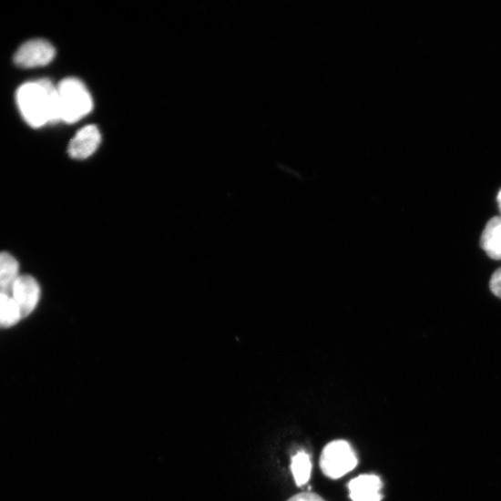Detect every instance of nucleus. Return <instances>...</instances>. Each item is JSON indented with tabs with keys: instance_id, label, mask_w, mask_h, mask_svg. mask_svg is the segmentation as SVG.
Here are the masks:
<instances>
[{
	"instance_id": "nucleus-1",
	"label": "nucleus",
	"mask_w": 501,
	"mask_h": 501,
	"mask_svg": "<svg viewBox=\"0 0 501 501\" xmlns=\"http://www.w3.org/2000/svg\"><path fill=\"white\" fill-rule=\"evenodd\" d=\"M16 100L21 115L32 128L61 121L57 87L47 79L22 85Z\"/></svg>"
},
{
	"instance_id": "nucleus-2",
	"label": "nucleus",
	"mask_w": 501,
	"mask_h": 501,
	"mask_svg": "<svg viewBox=\"0 0 501 501\" xmlns=\"http://www.w3.org/2000/svg\"><path fill=\"white\" fill-rule=\"evenodd\" d=\"M61 121L74 124L87 116L92 108L91 96L82 81L70 77L57 86Z\"/></svg>"
},
{
	"instance_id": "nucleus-3",
	"label": "nucleus",
	"mask_w": 501,
	"mask_h": 501,
	"mask_svg": "<svg viewBox=\"0 0 501 501\" xmlns=\"http://www.w3.org/2000/svg\"><path fill=\"white\" fill-rule=\"evenodd\" d=\"M320 465L327 477L338 479L356 468L358 458L347 441L336 440L324 447Z\"/></svg>"
},
{
	"instance_id": "nucleus-4",
	"label": "nucleus",
	"mask_w": 501,
	"mask_h": 501,
	"mask_svg": "<svg viewBox=\"0 0 501 501\" xmlns=\"http://www.w3.org/2000/svg\"><path fill=\"white\" fill-rule=\"evenodd\" d=\"M56 47L45 39H33L23 44L15 55L16 66L24 68L46 66L56 57Z\"/></svg>"
},
{
	"instance_id": "nucleus-5",
	"label": "nucleus",
	"mask_w": 501,
	"mask_h": 501,
	"mask_svg": "<svg viewBox=\"0 0 501 501\" xmlns=\"http://www.w3.org/2000/svg\"><path fill=\"white\" fill-rule=\"evenodd\" d=\"M12 297L20 309L22 318L28 317L36 308L40 299V287L30 275H20L15 283Z\"/></svg>"
},
{
	"instance_id": "nucleus-6",
	"label": "nucleus",
	"mask_w": 501,
	"mask_h": 501,
	"mask_svg": "<svg viewBox=\"0 0 501 501\" xmlns=\"http://www.w3.org/2000/svg\"><path fill=\"white\" fill-rule=\"evenodd\" d=\"M102 136L96 126L90 125L81 128L68 147V154L72 158L83 160L91 157L98 148Z\"/></svg>"
},
{
	"instance_id": "nucleus-7",
	"label": "nucleus",
	"mask_w": 501,
	"mask_h": 501,
	"mask_svg": "<svg viewBox=\"0 0 501 501\" xmlns=\"http://www.w3.org/2000/svg\"><path fill=\"white\" fill-rule=\"evenodd\" d=\"M382 487L380 477L374 475H361L348 484L350 497L353 501H381Z\"/></svg>"
},
{
	"instance_id": "nucleus-8",
	"label": "nucleus",
	"mask_w": 501,
	"mask_h": 501,
	"mask_svg": "<svg viewBox=\"0 0 501 501\" xmlns=\"http://www.w3.org/2000/svg\"><path fill=\"white\" fill-rule=\"evenodd\" d=\"M20 265L8 252L0 253V293L12 296L13 289L19 275Z\"/></svg>"
},
{
	"instance_id": "nucleus-9",
	"label": "nucleus",
	"mask_w": 501,
	"mask_h": 501,
	"mask_svg": "<svg viewBox=\"0 0 501 501\" xmlns=\"http://www.w3.org/2000/svg\"><path fill=\"white\" fill-rule=\"evenodd\" d=\"M481 247L490 259L501 261V217L487 223L482 234Z\"/></svg>"
},
{
	"instance_id": "nucleus-10",
	"label": "nucleus",
	"mask_w": 501,
	"mask_h": 501,
	"mask_svg": "<svg viewBox=\"0 0 501 501\" xmlns=\"http://www.w3.org/2000/svg\"><path fill=\"white\" fill-rule=\"evenodd\" d=\"M22 315L19 307L10 295L0 293V328H10L16 325Z\"/></svg>"
},
{
	"instance_id": "nucleus-11",
	"label": "nucleus",
	"mask_w": 501,
	"mask_h": 501,
	"mask_svg": "<svg viewBox=\"0 0 501 501\" xmlns=\"http://www.w3.org/2000/svg\"><path fill=\"white\" fill-rule=\"evenodd\" d=\"M312 469L311 458L305 451H299L291 458V470L297 486H303L310 481Z\"/></svg>"
},
{
	"instance_id": "nucleus-12",
	"label": "nucleus",
	"mask_w": 501,
	"mask_h": 501,
	"mask_svg": "<svg viewBox=\"0 0 501 501\" xmlns=\"http://www.w3.org/2000/svg\"><path fill=\"white\" fill-rule=\"evenodd\" d=\"M490 289L495 295L501 298V268L492 275Z\"/></svg>"
},
{
	"instance_id": "nucleus-13",
	"label": "nucleus",
	"mask_w": 501,
	"mask_h": 501,
	"mask_svg": "<svg viewBox=\"0 0 501 501\" xmlns=\"http://www.w3.org/2000/svg\"><path fill=\"white\" fill-rule=\"evenodd\" d=\"M288 501H325L322 496L315 493L305 492L291 496Z\"/></svg>"
},
{
	"instance_id": "nucleus-14",
	"label": "nucleus",
	"mask_w": 501,
	"mask_h": 501,
	"mask_svg": "<svg viewBox=\"0 0 501 501\" xmlns=\"http://www.w3.org/2000/svg\"><path fill=\"white\" fill-rule=\"evenodd\" d=\"M497 203H498V206H499V210L501 211V189H500V191L498 192V195H497Z\"/></svg>"
}]
</instances>
